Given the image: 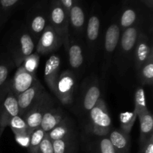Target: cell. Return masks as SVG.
<instances>
[{"label": "cell", "mask_w": 153, "mask_h": 153, "mask_svg": "<svg viewBox=\"0 0 153 153\" xmlns=\"http://www.w3.org/2000/svg\"><path fill=\"white\" fill-rule=\"evenodd\" d=\"M77 88V80L75 73L72 70H64L60 73L55 85L54 95L65 105L73 102L75 92Z\"/></svg>", "instance_id": "5"}, {"label": "cell", "mask_w": 153, "mask_h": 153, "mask_svg": "<svg viewBox=\"0 0 153 153\" xmlns=\"http://www.w3.org/2000/svg\"><path fill=\"white\" fill-rule=\"evenodd\" d=\"M137 22V13L133 9H127L123 13L120 20V28L121 32L127 28L136 25Z\"/></svg>", "instance_id": "28"}, {"label": "cell", "mask_w": 153, "mask_h": 153, "mask_svg": "<svg viewBox=\"0 0 153 153\" xmlns=\"http://www.w3.org/2000/svg\"><path fill=\"white\" fill-rule=\"evenodd\" d=\"M8 85H9V81L7 82V84L4 85V88H3L1 90H0V104H1V100H2L3 97H4V95L5 94V93L7 92V89H8Z\"/></svg>", "instance_id": "36"}, {"label": "cell", "mask_w": 153, "mask_h": 153, "mask_svg": "<svg viewBox=\"0 0 153 153\" xmlns=\"http://www.w3.org/2000/svg\"><path fill=\"white\" fill-rule=\"evenodd\" d=\"M50 23H49L64 39V45L67 48L70 39L69 32V13L61 6L52 7L50 13Z\"/></svg>", "instance_id": "11"}, {"label": "cell", "mask_w": 153, "mask_h": 153, "mask_svg": "<svg viewBox=\"0 0 153 153\" xmlns=\"http://www.w3.org/2000/svg\"><path fill=\"white\" fill-rule=\"evenodd\" d=\"M18 0H0V7L3 9H7L14 5Z\"/></svg>", "instance_id": "34"}, {"label": "cell", "mask_w": 153, "mask_h": 153, "mask_svg": "<svg viewBox=\"0 0 153 153\" xmlns=\"http://www.w3.org/2000/svg\"><path fill=\"white\" fill-rule=\"evenodd\" d=\"M134 111L137 117H140L145 112L149 111L146 105V97L143 87H137L134 92Z\"/></svg>", "instance_id": "27"}, {"label": "cell", "mask_w": 153, "mask_h": 153, "mask_svg": "<svg viewBox=\"0 0 153 153\" xmlns=\"http://www.w3.org/2000/svg\"><path fill=\"white\" fill-rule=\"evenodd\" d=\"M88 137L91 140L87 143L88 153H116L108 136Z\"/></svg>", "instance_id": "22"}, {"label": "cell", "mask_w": 153, "mask_h": 153, "mask_svg": "<svg viewBox=\"0 0 153 153\" xmlns=\"http://www.w3.org/2000/svg\"><path fill=\"white\" fill-rule=\"evenodd\" d=\"M39 61H40V57L37 52L32 53L31 55L27 57L23 61L21 65L23 66L26 70L32 73H35L36 70L38 67Z\"/></svg>", "instance_id": "31"}, {"label": "cell", "mask_w": 153, "mask_h": 153, "mask_svg": "<svg viewBox=\"0 0 153 153\" xmlns=\"http://www.w3.org/2000/svg\"><path fill=\"white\" fill-rule=\"evenodd\" d=\"M44 91L45 89L43 85L37 80L28 90L18 95L17 101L19 116H23L32 107Z\"/></svg>", "instance_id": "14"}, {"label": "cell", "mask_w": 153, "mask_h": 153, "mask_svg": "<svg viewBox=\"0 0 153 153\" xmlns=\"http://www.w3.org/2000/svg\"><path fill=\"white\" fill-rule=\"evenodd\" d=\"M64 44L63 37L49 24L45 28L36 44L38 55H47L59 49Z\"/></svg>", "instance_id": "9"}, {"label": "cell", "mask_w": 153, "mask_h": 153, "mask_svg": "<svg viewBox=\"0 0 153 153\" xmlns=\"http://www.w3.org/2000/svg\"><path fill=\"white\" fill-rule=\"evenodd\" d=\"M36 153H54L52 141L49 138L47 133H46V135L37 148Z\"/></svg>", "instance_id": "32"}, {"label": "cell", "mask_w": 153, "mask_h": 153, "mask_svg": "<svg viewBox=\"0 0 153 153\" xmlns=\"http://www.w3.org/2000/svg\"><path fill=\"white\" fill-rule=\"evenodd\" d=\"M61 1L64 7L69 13L70 8L73 7V0H61Z\"/></svg>", "instance_id": "35"}, {"label": "cell", "mask_w": 153, "mask_h": 153, "mask_svg": "<svg viewBox=\"0 0 153 153\" xmlns=\"http://www.w3.org/2000/svg\"><path fill=\"white\" fill-rule=\"evenodd\" d=\"M14 67L15 64L6 51L0 55V90L9 81V75Z\"/></svg>", "instance_id": "24"}, {"label": "cell", "mask_w": 153, "mask_h": 153, "mask_svg": "<svg viewBox=\"0 0 153 153\" xmlns=\"http://www.w3.org/2000/svg\"><path fill=\"white\" fill-rule=\"evenodd\" d=\"M69 23L73 31V37H82L85 33V16L79 6L75 5L69 11Z\"/></svg>", "instance_id": "20"}, {"label": "cell", "mask_w": 153, "mask_h": 153, "mask_svg": "<svg viewBox=\"0 0 153 153\" xmlns=\"http://www.w3.org/2000/svg\"><path fill=\"white\" fill-rule=\"evenodd\" d=\"M61 58L57 55H52L46 61L44 67V79L48 88L54 94L57 80L60 75Z\"/></svg>", "instance_id": "16"}, {"label": "cell", "mask_w": 153, "mask_h": 153, "mask_svg": "<svg viewBox=\"0 0 153 153\" xmlns=\"http://www.w3.org/2000/svg\"><path fill=\"white\" fill-rule=\"evenodd\" d=\"M140 121V137H139V146L140 150L143 148L146 142L149 137L153 135V118L152 114L147 111L138 117Z\"/></svg>", "instance_id": "23"}, {"label": "cell", "mask_w": 153, "mask_h": 153, "mask_svg": "<svg viewBox=\"0 0 153 153\" xmlns=\"http://www.w3.org/2000/svg\"><path fill=\"white\" fill-rule=\"evenodd\" d=\"M101 98V88L99 79L91 75L83 82L76 100V112L79 116H87Z\"/></svg>", "instance_id": "4"}, {"label": "cell", "mask_w": 153, "mask_h": 153, "mask_svg": "<svg viewBox=\"0 0 153 153\" xmlns=\"http://www.w3.org/2000/svg\"><path fill=\"white\" fill-rule=\"evenodd\" d=\"M64 117L65 114L61 108L54 107L52 105L43 114L40 127L45 132L48 133L55 128L64 119Z\"/></svg>", "instance_id": "21"}, {"label": "cell", "mask_w": 153, "mask_h": 153, "mask_svg": "<svg viewBox=\"0 0 153 153\" xmlns=\"http://www.w3.org/2000/svg\"><path fill=\"white\" fill-rule=\"evenodd\" d=\"M37 80L35 73H30L23 66L20 65L17 67L13 77L9 79V86L10 91L17 97L32 86Z\"/></svg>", "instance_id": "12"}, {"label": "cell", "mask_w": 153, "mask_h": 153, "mask_svg": "<svg viewBox=\"0 0 153 153\" xmlns=\"http://www.w3.org/2000/svg\"><path fill=\"white\" fill-rule=\"evenodd\" d=\"M153 52V46L151 39L145 31H142L137 38L132 58V67L137 72L140 67L147 61Z\"/></svg>", "instance_id": "10"}, {"label": "cell", "mask_w": 153, "mask_h": 153, "mask_svg": "<svg viewBox=\"0 0 153 153\" xmlns=\"http://www.w3.org/2000/svg\"><path fill=\"white\" fill-rule=\"evenodd\" d=\"M9 126L14 134L16 141L23 147L28 148L31 134L28 132L27 124L23 118L19 115L14 117L10 120Z\"/></svg>", "instance_id": "18"}, {"label": "cell", "mask_w": 153, "mask_h": 153, "mask_svg": "<svg viewBox=\"0 0 153 153\" xmlns=\"http://www.w3.org/2000/svg\"><path fill=\"white\" fill-rule=\"evenodd\" d=\"M112 120L104 100L100 98L87 114L85 131L88 137L108 136L111 130Z\"/></svg>", "instance_id": "3"}, {"label": "cell", "mask_w": 153, "mask_h": 153, "mask_svg": "<svg viewBox=\"0 0 153 153\" xmlns=\"http://www.w3.org/2000/svg\"><path fill=\"white\" fill-rule=\"evenodd\" d=\"M19 115L17 97L13 94L8 85V89L3 97L0 104V136L10 120Z\"/></svg>", "instance_id": "8"}, {"label": "cell", "mask_w": 153, "mask_h": 153, "mask_svg": "<svg viewBox=\"0 0 153 153\" xmlns=\"http://www.w3.org/2000/svg\"><path fill=\"white\" fill-rule=\"evenodd\" d=\"M121 30L118 23H111L106 29L103 46L102 74L105 76L112 64L121 35Z\"/></svg>", "instance_id": "7"}, {"label": "cell", "mask_w": 153, "mask_h": 153, "mask_svg": "<svg viewBox=\"0 0 153 153\" xmlns=\"http://www.w3.org/2000/svg\"><path fill=\"white\" fill-rule=\"evenodd\" d=\"M143 31L141 25L136 24L121 33L117 52L114 55L113 61L118 73L123 75L132 67L133 52L137 38L140 31Z\"/></svg>", "instance_id": "1"}, {"label": "cell", "mask_w": 153, "mask_h": 153, "mask_svg": "<svg viewBox=\"0 0 153 153\" xmlns=\"http://www.w3.org/2000/svg\"><path fill=\"white\" fill-rule=\"evenodd\" d=\"M46 135V132L40 127L34 129L30 134L29 145H28V151L29 153H36L37 148L40 146V143Z\"/></svg>", "instance_id": "30"}, {"label": "cell", "mask_w": 153, "mask_h": 153, "mask_svg": "<svg viewBox=\"0 0 153 153\" xmlns=\"http://www.w3.org/2000/svg\"><path fill=\"white\" fill-rule=\"evenodd\" d=\"M66 49L68 53L69 64L72 70L73 71L80 70L85 62L84 46L81 42L75 39L74 37H70Z\"/></svg>", "instance_id": "15"}, {"label": "cell", "mask_w": 153, "mask_h": 153, "mask_svg": "<svg viewBox=\"0 0 153 153\" xmlns=\"http://www.w3.org/2000/svg\"><path fill=\"white\" fill-rule=\"evenodd\" d=\"M100 31V20L98 16H92L88 20L85 29V35L86 37V49L88 53L90 62H93L95 58L99 43Z\"/></svg>", "instance_id": "13"}, {"label": "cell", "mask_w": 153, "mask_h": 153, "mask_svg": "<svg viewBox=\"0 0 153 153\" xmlns=\"http://www.w3.org/2000/svg\"><path fill=\"white\" fill-rule=\"evenodd\" d=\"M109 140L116 153H129L131 148L130 134H126L120 128L111 130L108 134Z\"/></svg>", "instance_id": "19"}, {"label": "cell", "mask_w": 153, "mask_h": 153, "mask_svg": "<svg viewBox=\"0 0 153 153\" xmlns=\"http://www.w3.org/2000/svg\"><path fill=\"white\" fill-rule=\"evenodd\" d=\"M140 153H153V135L146 142L144 146L140 150Z\"/></svg>", "instance_id": "33"}, {"label": "cell", "mask_w": 153, "mask_h": 153, "mask_svg": "<svg viewBox=\"0 0 153 153\" xmlns=\"http://www.w3.org/2000/svg\"><path fill=\"white\" fill-rule=\"evenodd\" d=\"M135 111L124 112L120 114V129L126 134H130L134 122L137 118Z\"/></svg>", "instance_id": "29"}, {"label": "cell", "mask_w": 153, "mask_h": 153, "mask_svg": "<svg viewBox=\"0 0 153 153\" xmlns=\"http://www.w3.org/2000/svg\"><path fill=\"white\" fill-rule=\"evenodd\" d=\"M54 153H77L78 141L76 136L52 141Z\"/></svg>", "instance_id": "25"}, {"label": "cell", "mask_w": 153, "mask_h": 153, "mask_svg": "<svg viewBox=\"0 0 153 153\" xmlns=\"http://www.w3.org/2000/svg\"><path fill=\"white\" fill-rule=\"evenodd\" d=\"M53 105L52 97L46 91L41 94L32 107L22 117L25 121L28 132L31 134L34 129L40 126L42 118L46 111Z\"/></svg>", "instance_id": "6"}, {"label": "cell", "mask_w": 153, "mask_h": 153, "mask_svg": "<svg viewBox=\"0 0 153 153\" xmlns=\"http://www.w3.org/2000/svg\"><path fill=\"white\" fill-rule=\"evenodd\" d=\"M137 79L142 85H152L153 82V52L147 61L136 72Z\"/></svg>", "instance_id": "26"}, {"label": "cell", "mask_w": 153, "mask_h": 153, "mask_svg": "<svg viewBox=\"0 0 153 153\" xmlns=\"http://www.w3.org/2000/svg\"><path fill=\"white\" fill-rule=\"evenodd\" d=\"M36 40L25 27H22L11 34L6 52L10 55L15 67H18L24 60L34 53Z\"/></svg>", "instance_id": "2"}, {"label": "cell", "mask_w": 153, "mask_h": 153, "mask_svg": "<svg viewBox=\"0 0 153 153\" xmlns=\"http://www.w3.org/2000/svg\"><path fill=\"white\" fill-rule=\"evenodd\" d=\"M47 134L52 141L76 136L74 121L71 118L65 116L55 128L47 133Z\"/></svg>", "instance_id": "17"}]
</instances>
